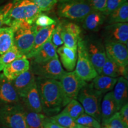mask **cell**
Instances as JSON below:
<instances>
[{
    "mask_svg": "<svg viewBox=\"0 0 128 128\" xmlns=\"http://www.w3.org/2000/svg\"><path fill=\"white\" fill-rule=\"evenodd\" d=\"M36 82L43 113L47 117L57 114L65 106L60 81L37 76Z\"/></svg>",
    "mask_w": 128,
    "mask_h": 128,
    "instance_id": "6da1fadb",
    "label": "cell"
},
{
    "mask_svg": "<svg viewBox=\"0 0 128 128\" xmlns=\"http://www.w3.org/2000/svg\"><path fill=\"white\" fill-rule=\"evenodd\" d=\"M12 6L5 18V24L11 27L18 22L34 23L42 13L40 10L32 0H12Z\"/></svg>",
    "mask_w": 128,
    "mask_h": 128,
    "instance_id": "7a4b0ae2",
    "label": "cell"
},
{
    "mask_svg": "<svg viewBox=\"0 0 128 128\" xmlns=\"http://www.w3.org/2000/svg\"><path fill=\"white\" fill-rule=\"evenodd\" d=\"M11 28L14 32V45L22 55L26 57L33 45L39 27L35 23L22 22L14 24Z\"/></svg>",
    "mask_w": 128,
    "mask_h": 128,
    "instance_id": "3957f363",
    "label": "cell"
},
{
    "mask_svg": "<svg viewBox=\"0 0 128 128\" xmlns=\"http://www.w3.org/2000/svg\"><path fill=\"white\" fill-rule=\"evenodd\" d=\"M103 94L96 90L92 84H87L80 90L77 100L82 105L85 113L90 115L101 124V103Z\"/></svg>",
    "mask_w": 128,
    "mask_h": 128,
    "instance_id": "277c9868",
    "label": "cell"
},
{
    "mask_svg": "<svg viewBox=\"0 0 128 128\" xmlns=\"http://www.w3.org/2000/svg\"><path fill=\"white\" fill-rule=\"evenodd\" d=\"M58 14L60 17L82 22L93 10L87 0H70L59 2Z\"/></svg>",
    "mask_w": 128,
    "mask_h": 128,
    "instance_id": "5b68a950",
    "label": "cell"
},
{
    "mask_svg": "<svg viewBox=\"0 0 128 128\" xmlns=\"http://www.w3.org/2000/svg\"><path fill=\"white\" fill-rule=\"evenodd\" d=\"M22 103L0 106V124L8 128H28Z\"/></svg>",
    "mask_w": 128,
    "mask_h": 128,
    "instance_id": "8992f818",
    "label": "cell"
},
{
    "mask_svg": "<svg viewBox=\"0 0 128 128\" xmlns=\"http://www.w3.org/2000/svg\"><path fill=\"white\" fill-rule=\"evenodd\" d=\"M77 60L74 72L83 81L87 82L98 76V73L90 60L85 46L84 41L79 38L77 44Z\"/></svg>",
    "mask_w": 128,
    "mask_h": 128,
    "instance_id": "52a82bcc",
    "label": "cell"
},
{
    "mask_svg": "<svg viewBox=\"0 0 128 128\" xmlns=\"http://www.w3.org/2000/svg\"><path fill=\"white\" fill-rule=\"evenodd\" d=\"M30 70L35 76L56 80H60L65 72L58 58L42 62L32 61Z\"/></svg>",
    "mask_w": 128,
    "mask_h": 128,
    "instance_id": "ba28073f",
    "label": "cell"
},
{
    "mask_svg": "<svg viewBox=\"0 0 128 128\" xmlns=\"http://www.w3.org/2000/svg\"><path fill=\"white\" fill-rule=\"evenodd\" d=\"M59 81L64 95L65 106L70 101L76 100L80 90L87 84V82L81 79L74 71L65 72Z\"/></svg>",
    "mask_w": 128,
    "mask_h": 128,
    "instance_id": "9c48e42d",
    "label": "cell"
},
{
    "mask_svg": "<svg viewBox=\"0 0 128 128\" xmlns=\"http://www.w3.org/2000/svg\"><path fill=\"white\" fill-rule=\"evenodd\" d=\"M84 41L90 60L98 74H100L107 58L104 46L95 38H89Z\"/></svg>",
    "mask_w": 128,
    "mask_h": 128,
    "instance_id": "30bf717a",
    "label": "cell"
},
{
    "mask_svg": "<svg viewBox=\"0 0 128 128\" xmlns=\"http://www.w3.org/2000/svg\"><path fill=\"white\" fill-rule=\"evenodd\" d=\"M104 46L106 55L108 58L121 66H128V45L118 42L105 39Z\"/></svg>",
    "mask_w": 128,
    "mask_h": 128,
    "instance_id": "8fae6325",
    "label": "cell"
},
{
    "mask_svg": "<svg viewBox=\"0 0 128 128\" xmlns=\"http://www.w3.org/2000/svg\"><path fill=\"white\" fill-rule=\"evenodd\" d=\"M21 103L20 98L12 81L0 74V106L15 104Z\"/></svg>",
    "mask_w": 128,
    "mask_h": 128,
    "instance_id": "7c38bea8",
    "label": "cell"
},
{
    "mask_svg": "<svg viewBox=\"0 0 128 128\" xmlns=\"http://www.w3.org/2000/svg\"><path fill=\"white\" fill-rule=\"evenodd\" d=\"M105 39L122 43L128 45V23L110 24L105 27Z\"/></svg>",
    "mask_w": 128,
    "mask_h": 128,
    "instance_id": "4fadbf2b",
    "label": "cell"
},
{
    "mask_svg": "<svg viewBox=\"0 0 128 128\" xmlns=\"http://www.w3.org/2000/svg\"><path fill=\"white\" fill-rule=\"evenodd\" d=\"M20 100L22 104L28 109L36 113H43L40 98L36 82L21 96Z\"/></svg>",
    "mask_w": 128,
    "mask_h": 128,
    "instance_id": "5bb4252c",
    "label": "cell"
},
{
    "mask_svg": "<svg viewBox=\"0 0 128 128\" xmlns=\"http://www.w3.org/2000/svg\"><path fill=\"white\" fill-rule=\"evenodd\" d=\"M30 62L26 57L23 56L14 60L3 69V75L7 79L12 81L30 68Z\"/></svg>",
    "mask_w": 128,
    "mask_h": 128,
    "instance_id": "9a60e30c",
    "label": "cell"
},
{
    "mask_svg": "<svg viewBox=\"0 0 128 128\" xmlns=\"http://www.w3.org/2000/svg\"><path fill=\"white\" fill-rule=\"evenodd\" d=\"M113 96L118 110L128 103V81L124 76L118 78L117 82L113 90Z\"/></svg>",
    "mask_w": 128,
    "mask_h": 128,
    "instance_id": "2e32d148",
    "label": "cell"
},
{
    "mask_svg": "<svg viewBox=\"0 0 128 128\" xmlns=\"http://www.w3.org/2000/svg\"><path fill=\"white\" fill-rule=\"evenodd\" d=\"M57 23V22H56ZM56 24L49 26L46 28H38L35 38L34 43L32 46V49L26 56L28 59H32L38 50L48 40L52 39V35L54 28H55Z\"/></svg>",
    "mask_w": 128,
    "mask_h": 128,
    "instance_id": "e0dca14e",
    "label": "cell"
},
{
    "mask_svg": "<svg viewBox=\"0 0 128 128\" xmlns=\"http://www.w3.org/2000/svg\"><path fill=\"white\" fill-rule=\"evenodd\" d=\"M36 76L29 68L28 71L11 81L20 98L21 96L36 82Z\"/></svg>",
    "mask_w": 128,
    "mask_h": 128,
    "instance_id": "ac0fdd59",
    "label": "cell"
},
{
    "mask_svg": "<svg viewBox=\"0 0 128 128\" xmlns=\"http://www.w3.org/2000/svg\"><path fill=\"white\" fill-rule=\"evenodd\" d=\"M56 52L60 55V62H61L60 64H62L64 68L68 72L73 71L76 68L77 60L76 50L62 45L58 48Z\"/></svg>",
    "mask_w": 128,
    "mask_h": 128,
    "instance_id": "d6986e66",
    "label": "cell"
},
{
    "mask_svg": "<svg viewBox=\"0 0 128 128\" xmlns=\"http://www.w3.org/2000/svg\"><path fill=\"white\" fill-rule=\"evenodd\" d=\"M100 74L112 78L124 76L126 79H128V66L118 65L107 56Z\"/></svg>",
    "mask_w": 128,
    "mask_h": 128,
    "instance_id": "ffe728a7",
    "label": "cell"
},
{
    "mask_svg": "<svg viewBox=\"0 0 128 128\" xmlns=\"http://www.w3.org/2000/svg\"><path fill=\"white\" fill-rule=\"evenodd\" d=\"M118 112L112 92L106 93L101 103V124H104Z\"/></svg>",
    "mask_w": 128,
    "mask_h": 128,
    "instance_id": "44dd1931",
    "label": "cell"
},
{
    "mask_svg": "<svg viewBox=\"0 0 128 128\" xmlns=\"http://www.w3.org/2000/svg\"><path fill=\"white\" fill-rule=\"evenodd\" d=\"M58 58L56 52V48L50 39L38 50L32 59L34 62H42L52 59Z\"/></svg>",
    "mask_w": 128,
    "mask_h": 128,
    "instance_id": "7402d4cb",
    "label": "cell"
},
{
    "mask_svg": "<svg viewBox=\"0 0 128 128\" xmlns=\"http://www.w3.org/2000/svg\"><path fill=\"white\" fill-rule=\"evenodd\" d=\"M106 17L102 12L93 10L81 22L83 28L90 31L97 30L103 24Z\"/></svg>",
    "mask_w": 128,
    "mask_h": 128,
    "instance_id": "603a6c76",
    "label": "cell"
},
{
    "mask_svg": "<svg viewBox=\"0 0 128 128\" xmlns=\"http://www.w3.org/2000/svg\"><path fill=\"white\" fill-rule=\"evenodd\" d=\"M118 78L98 74L92 80V86L94 89L103 94L112 92L117 82Z\"/></svg>",
    "mask_w": 128,
    "mask_h": 128,
    "instance_id": "cb8c5ba5",
    "label": "cell"
},
{
    "mask_svg": "<svg viewBox=\"0 0 128 128\" xmlns=\"http://www.w3.org/2000/svg\"><path fill=\"white\" fill-rule=\"evenodd\" d=\"M24 116L28 128H42L46 116L42 113H36L28 109L23 106Z\"/></svg>",
    "mask_w": 128,
    "mask_h": 128,
    "instance_id": "d4e9b609",
    "label": "cell"
},
{
    "mask_svg": "<svg viewBox=\"0 0 128 128\" xmlns=\"http://www.w3.org/2000/svg\"><path fill=\"white\" fill-rule=\"evenodd\" d=\"M14 45V32L11 27L0 28V55Z\"/></svg>",
    "mask_w": 128,
    "mask_h": 128,
    "instance_id": "484cf974",
    "label": "cell"
},
{
    "mask_svg": "<svg viewBox=\"0 0 128 128\" xmlns=\"http://www.w3.org/2000/svg\"><path fill=\"white\" fill-rule=\"evenodd\" d=\"M128 3L126 1L118 8L113 11L108 16V23H128Z\"/></svg>",
    "mask_w": 128,
    "mask_h": 128,
    "instance_id": "4316f807",
    "label": "cell"
},
{
    "mask_svg": "<svg viewBox=\"0 0 128 128\" xmlns=\"http://www.w3.org/2000/svg\"><path fill=\"white\" fill-rule=\"evenodd\" d=\"M50 118L64 128H81L82 127V125L76 124V120L72 119L63 111L60 112L57 114Z\"/></svg>",
    "mask_w": 128,
    "mask_h": 128,
    "instance_id": "83f0119b",
    "label": "cell"
},
{
    "mask_svg": "<svg viewBox=\"0 0 128 128\" xmlns=\"http://www.w3.org/2000/svg\"><path fill=\"white\" fill-rule=\"evenodd\" d=\"M24 56L19 52L17 47L13 45L9 50L0 55V72L2 71L6 65L21 57Z\"/></svg>",
    "mask_w": 128,
    "mask_h": 128,
    "instance_id": "f1b7e54d",
    "label": "cell"
},
{
    "mask_svg": "<svg viewBox=\"0 0 128 128\" xmlns=\"http://www.w3.org/2000/svg\"><path fill=\"white\" fill-rule=\"evenodd\" d=\"M62 111L74 120H76L81 115L85 113L82 105L77 100H72L70 101L64 107Z\"/></svg>",
    "mask_w": 128,
    "mask_h": 128,
    "instance_id": "f546056e",
    "label": "cell"
},
{
    "mask_svg": "<svg viewBox=\"0 0 128 128\" xmlns=\"http://www.w3.org/2000/svg\"><path fill=\"white\" fill-rule=\"evenodd\" d=\"M76 124L91 128H101L102 124L93 117L84 113L76 120Z\"/></svg>",
    "mask_w": 128,
    "mask_h": 128,
    "instance_id": "4dcf8cb0",
    "label": "cell"
},
{
    "mask_svg": "<svg viewBox=\"0 0 128 128\" xmlns=\"http://www.w3.org/2000/svg\"><path fill=\"white\" fill-rule=\"evenodd\" d=\"M61 38L63 41V44L65 46L74 50H77V44L80 38H77L62 28Z\"/></svg>",
    "mask_w": 128,
    "mask_h": 128,
    "instance_id": "1f68e13d",
    "label": "cell"
},
{
    "mask_svg": "<svg viewBox=\"0 0 128 128\" xmlns=\"http://www.w3.org/2000/svg\"><path fill=\"white\" fill-rule=\"evenodd\" d=\"M102 125L106 128H128L122 120L119 112H117Z\"/></svg>",
    "mask_w": 128,
    "mask_h": 128,
    "instance_id": "d6a6232c",
    "label": "cell"
},
{
    "mask_svg": "<svg viewBox=\"0 0 128 128\" xmlns=\"http://www.w3.org/2000/svg\"><path fill=\"white\" fill-rule=\"evenodd\" d=\"M62 25L60 22H57L52 35V42L56 48L60 47L63 44V41L61 38Z\"/></svg>",
    "mask_w": 128,
    "mask_h": 128,
    "instance_id": "836d02e7",
    "label": "cell"
},
{
    "mask_svg": "<svg viewBox=\"0 0 128 128\" xmlns=\"http://www.w3.org/2000/svg\"><path fill=\"white\" fill-rule=\"evenodd\" d=\"M56 21L46 14L41 13L35 20V24L39 28H46L56 23Z\"/></svg>",
    "mask_w": 128,
    "mask_h": 128,
    "instance_id": "e575fe53",
    "label": "cell"
},
{
    "mask_svg": "<svg viewBox=\"0 0 128 128\" xmlns=\"http://www.w3.org/2000/svg\"><path fill=\"white\" fill-rule=\"evenodd\" d=\"M60 23H61L62 28L63 29L74 34L77 38H80V36L81 34V30L77 24L72 23V22L65 20L60 22Z\"/></svg>",
    "mask_w": 128,
    "mask_h": 128,
    "instance_id": "d590c367",
    "label": "cell"
},
{
    "mask_svg": "<svg viewBox=\"0 0 128 128\" xmlns=\"http://www.w3.org/2000/svg\"><path fill=\"white\" fill-rule=\"evenodd\" d=\"M41 12H49L58 2V0H32Z\"/></svg>",
    "mask_w": 128,
    "mask_h": 128,
    "instance_id": "8d00e7d4",
    "label": "cell"
},
{
    "mask_svg": "<svg viewBox=\"0 0 128 128\" xmlns=\"http://www.w3.org/2000/svg\"><path fill=\"white\" fill-rule=\"evenodd\" d=\"M126 0H108L106 5V8L103 14L105 16H108L114 11L126 2Z\"/></svg>",
    "mask_w": 128,
    "mask_h": 128,
    "instance_id": "74e56055",
    "label": "cell"
},
{
    "mask_svg": "<svg viewBox=\"0 0 128 128\" xmlns=\"http://www.w3.org/2000/svg\"><path fill=\"white\" fill-rule=\"evenodd\" d=\"M108 0H87L92 8L94 10L103 12Z\"/></svg>",
    "mask_w": 128,
    "mask_h": 128,
    "instance_id": "f35d334b",
    "label": "cell"
},
{
    "mask_svg": "<svg viewBox=\"0 0 128 128\" xmlns=\"http://www.w3.org/2000/svg\"><path fill=\"white\" fill-rule=\"evenodd\" d=\"M12 6V2H10L4 6L0 7V28L5 24V18L6 15Z\"/></svg>",
    "mask_w": 128,
    "mask_h": 128,
    "instance_id": "ab89813d",
    "label": "cell"
},
{
    "mask_svg": "<svg viewBox=\"0 0 128 128\" xmlns=\"http://www.w3.org/2000/svg\"><path fill=\"white\" fill-rule=\"evenodd\" d=\"M120 116L124 124L128 127V104H126L119 111Z\"/></svg>",
    "mask_w": 128,
    "mask_h": 128,
    "instance_id": "60d3db41",
    "label": "cell"
},
{
    "mask_svg": "<svg viewBox=\"0 0 128 128\" xmlns=\"http://www.w3.org/2000/svg\"><path fill=\"white\" fill-rule=\"evenodd\" d=\"M42 128H64L57 124L50 117L46 116L44 120Z\"/></svg>",
    "mask_w": 128,
    "mask_h": 128,
    "instance_id": "b9f144b4",
    "label": "cell"
},
{
    "mask_svg": "<svg viewBox=\"0 0 128 128\" xmlns=\"http://www.w3.org/2000/svg\"><path fill=\"white\" fill-rule=\"evenodd\" d=\"M70 1V0H58V2H64V1Z\"/></svg>",
    "mask_w": 128,
    "mask_h": 128,
    "instance_id": "7bdbcfd3",
    "label": "cell"
},
{
    "mask_svg": "<svg viewBox=\"0 0 128 128\" xmlns=\"http://www.w3.org/2000/svg\"><path fill=\"white\" fill-rule=\"evenodd\" d=\"M0 128H8L6 127V126H2V125H1V124H0Z\"/></svg>",
    "mask_w": 128,
    "mask_h": 128,
    "instance_id": "ee69618b",
    "label": "cell"
},
{
    "mask_svg": "<svg viewBox=\"0 0 128 128\" xmlns=\"http://www.w3.org/2000/svg\"><path fill=\"white\" fill-rule=\"evenodd\" d=\"M81 128H88V127H86V126H82V127H81Z\"/></svg>",
    "mask_w": 128,
    "mask_h": 128,
    "instance_id": "f6af8a7d",
    "label": "cell"
},
{
    "mask_svg": "<svg viewBox=\"0 0 128 128\" xmlns=\"http://www.w3.org/2000/svg\"><path fill=\"white\" fill-rule=\"evenodd\" d=\"M106 128V127H105V126H102V128Z\"/></svg>",
    "mask_w": 128,
    "mask_h": 128,
    "instance_id": "bcb514c9",
    "label": "cell"
},
{
    "mask_svg": "<svg viewBox=\"0 0 128 128\" xmlns=\"http://www.w3.org/2000/svg\"><path fill=\"white\" fill-rule=\"evenodd\" d=\"M126 1H128V0H126Z\"/></svg>",
    "mask_w": 128,
    "mask_h": 128,
    "instance_id": "7dc6e473",
    "label": "cell"
}]
</instances>
